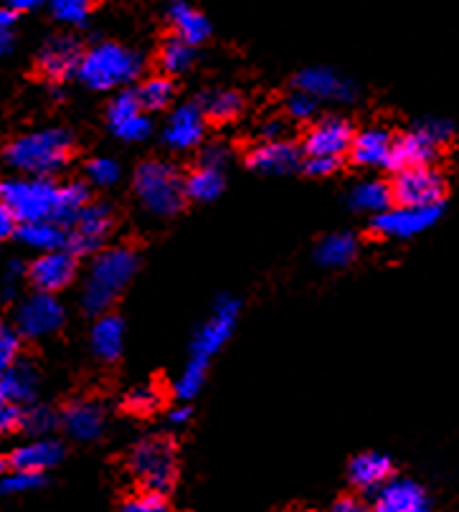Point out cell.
I'll return each instance as SVG.
<instances>
[{"instance_id": "5", "label": "cell", "mask_w": 459, "mask_h": 512, "mask_svg": "<svg viewBox=\"0 0 459 512\" xmlns=\"http://www.w3.org/2000/svg\"><path fill=\"white\" fill-rule=\"evenodd\" d=\"M135 193L145 211L168 218L186 203V180L165 160H148L135 173Z\"/></svg>"}, {"instance_id": "18", "label": "cell", "mask_w": 459, "mask_h": 512, "mask_svg": "<svg viewBox=\"0 0 459 512\" xmlns=\"http://www.w3.org/2000/svg\"><path fill=\"white\" fill-rule=\"evenodd\" d=\"M396 137L383 127H368L358 132L350 145V155L363 168H394Z\"/></svg>"}, {"instance_id": "51", "label": "cell", "mask_w": 459, "mask_h": 512, "mask_svg": "<svg viewBox=\"0 0 459 512\" xmlns=\"http://www.w3.org/2000/svg\"><path fill=\"white\" fill-rule=\"evenodd\" d=\"M39 3L41 0H6V8L18 16V13L36 11V8H39Z\"/></svg>"}, {"instance_id": "49", "label": "cell", "mask_w": 459, "mask_h": 512, "mask_svg": "<svg viewBox=\"0 0 459 512\" xmlns=\"http://www.w3.org/2000/svg\"><path fill=\"white\" fill-rule=\"evenodd\" d=\"M16 224H18V218L13 216V211L6 206V203L0 201V241L16 234Z\"/></svg>"}, {"instance_id": "12", "label": "cell", "mask_w": 459, "mask_h": 512, "mask_svg": "<svg viewBox=\"0 0 459 512\" xmlns=\"http://www.w3.org/2000/svg\"><path fill=\"white\" fill-rule=\"evenodd\" d=\"M112 224H115V218H112L110 206H104V203H89V206H84V211L74 218L72 229H69V244H66V249L77 256L94 254V251L102 249L107 236H110Z\"/></svg>"}, {"instance_id": "23", "label": "cell", "mask_w": 459, "mask_h": 512, "mask_svg": "<svg viewBox=\"0 0 459 512\" xmlns=\"http://www.w3.org/2000/svg\"><path fill=\"white\" fill-rule=\"evenodd\" d=\"M61 424H64L66 434L72 436V439L94 442L104 429V411L94 401H77V404L66 406Z\"/></svg>"}, {"instance_id": "17", "label": "cell", "mask_w": 459, "mask_h": 512, "mask_svg": "<svg viewBox=\"0 0 459 512\" xmlns=\"http://www.w3.org/2000/svg\"><path fill=\"white\" fill-rule=\"evenodd\" d=\"M427 505V490L406 477H391L381 490L373 492L371 512H419Z\"/></svg>"}, {"instance_id": "55", "label": "cell", "mask_w": 459, "mask_h": 512, "mask_svg": "<svg viewBox=\"0 0 459 512\" xmlns=\"http://www.w3.org/2000/svg\"><path fill=\"white\" fill-rule=\"evenodd\" d=\"M419 512H434V510H432V507H424V510H419Z\"/></svg>"}, {"instance_id": "11", "label": "cell", "mask_w": 459, "mask_h": 512, "mask_svg": "<svg viewBox=\"0 0 459 512\" xmlns=\"http://www.w3.org/2000/svg\"><path fill=\"white\" fill-rule=\"evenodd\" d=\"M16 325L23 338H49V335H54L64 325V305L56 300V295H49V292H33L18 307Z\"/></svg>"}, {"instance_id": "41", "label": "cell", "mask_w": 459, "mask_h": 512, "mask_svg": "<svg viewBox=\"0 0 459 512\" xmlns=\"http://www.w3.org/2000/svg\"><path fill=\"white\" fill-rule=\"evenodd\" d=\"M125 404L127 409H132L135 414H150V411L158 409L160 393L155 386H137L127 393Z\"/></svg>"}, {"instance_id": "10", "label": "cell", "mask_w": 459, "mask_h": 512, "mask_svg": "<svg viewBox=\"0 0 459 512\" xmlns=\"http://www.w3.org/2000/svg\"><path fill=\"white\" fill-rule=\"evenodd\" d=\"M442 213L444 206H394L373 218V229H376L378 236H386V239H414V236H421L424 231L432 229L439 218H442Z\"/></svg>"}, {"instance_id": "47", "label": "cell", "mask_w": 459, "mask_h": 512, "mask_svg": "<svg viewBox=\"0 0 459 512\" xmlns=\"http://www.w3.org/2000/svg\"><path fill=\"white\" fill-rule=\"evenodd\" d=\"M13 23H16V13L0 8V56L8 54L13 46Z\"/></svg>"}, {"instance_id": "32", "label": "cell", "mask_w": 459, "mask_h": 512, "mask_svg": "<svg viewBox=\"0 0 459 512\" xmlns=\"http://www.w3.org/2000/svg\"><path fill=\"white\" fill-rule=\"evenodd\" d=\"M135 92L145 112H158V109H165L175 97L173 82H170V77H165V74L145 79V82L140 84V89H135Z\"/></svg>"}, {"instance_id": "7", "label": "cell", "mask_w": 459, "mask_h": 512, "mask_svg": "<svg viewBox=\"0 0 459 512\" xmlns=\"http://www.w3.org/2000/svg\"><path fill=\"white\" fill-rule=\"evenodd\" d=\"M391 193H394L396 206H444V198H447V178H444V173L437 165L396 170Z\"/></svg>"}, {"instance_id": "26", "label": "cell", "mask_w": 459, "mask_h": 512, "mask_svg": "<svg viewBox=\"0 0 459 512\" xmlns=\"http://www.w3.org/2000/svg\"><path fill=\"white\" fill-rule=\"evenodd\" d=\"M18 239L33 251H59L69 244V231L56 221H33V224L18 226Z\"/></svg>"}, {"instance_id": "13", "label": "cell", "mask_w": 459, "mask_h": 512, "mask_svg": "<svg viewBox=\"0 0 459 512\" xmlns=\"http://www.w3.org/2000/svg\"><path fill=\"white\" fill-rule=\"evenodd\" d=\"M353 127L343 117H323L307 130L305 135V153L307 158H335L340 160L350 153L353 145Z\"/></svg>"}, {"instance_id": "19", "label": "cell", "mask_w": 459, "mask_h": 512, "mask_svg": "<svg viewBox=\"0 0 459 512\" xmlns=\"http://www.w3.org/2000/svg\"><path fill=\"white\" fill-rule=\"evenodd\" d=\"M163 140L170 150H191L203 140V107L201 104H181L173 109L163 130Z\"/></svg>"}, {"instance_id": "22", "label": "cell", "mask_w": 459, "mask_h": 512, "mask_svg": "<svg viewBox=\"0 0 459 512\" xmlns=\"http://www.w3.org/2000/svg\"><path fill=\"white\" fill-rule=\"evenodd\" d=\"M61 454H64V447L54 439H33V442L13 449L8 462H11L13 469H21V472L44 474L46 469L56 467L61 462Z\"/></svg>"}, {"instance_id": "38", "label": "cell", "mask_w": 459, "mask_h": 512, "mask_svg": "<svg viewBox=\"0 0 459 512\" xmlns=\"http://www.w3.org/2000/svg\"><path fill=\"white\" fill-rule=\"evenodd\" d=\"M89 0H51V13L66 26H82L89 18Z\"/></svg>"}, {"instance_id": "4", "label": "cell", "mask_w": 459, "mask_h": 512, "mask_svg": "<svg viewBox=\"0 0 459 512\" xmlns=\"http://www.w3.org/2000/svg\"><path fill=\"white\" fill-rule=\"evenodd\" d=\"M0 201L21 224L56 221L61 213V186L49 178H11L0 183Z\"/></svg>"}, {"instance_id": "28", "label": "cell", "mask_w": 459, "mask_h": 512, "mask_svg": "<svg viewBox=\"0 0 459 512\" xmlns=\"http://www.w3.org/2000/svg\"><path fill=\"white\" fill-rule=\"evenodd\" d=\"M358 256V239L353 234H330L315 249V262L323 267L340 269L348 267Z\"/></svg>"}, {"instance_id": "29", "label": "cell", "mask_w": 459, "mask_h": 512, "mask_svg": "<svg viewBox=\"0 0 459 512\" xmlns=\"http://www.w3.org/2000/svg\"><path fill=\"white\" fill-rule=\"evenodd\" d=\"M36 386H39V376L28 363H16L6 376H0V393L16 406L31 404Z\"/></svg>"}, {"instance_id": "39", "label": "cell", "mask_w": 459, "mask_h": 512, "mask_svg": "<svg viewBox=\"0 0 459 512\" xmlns=\"http://www.w3.org/2000/svg\"><path fill=\"white\" fill-rule=\"evenodd\" d=\"M56 426V414L49 406H31L28 411H23L21 429H26L28 434H49Z\"/></svg>"}, {"instance_id": "43", "label": "cell", "mask_w": 459, "mask_h": 512, "mask_svg": "<svg viewBox=\"0 0 459 512\" xmlns=\"http://www.w3.org/2000/svg\"><path fill=\"white\" fill-rule=\"evenodd\" d=\"M150 132H153V122H150L148 112H143V115L132 117L130 122L117 127L115 135L125 142H140L145 140V137H150Z\"/></svg>"}, {"instance_id": "16", "label": "cell", "mask_w": 459, "mask_h": 512, "mask_svg": "<svg viewBox=\"0 0 459 512\" xmlns=\"http://www.w3.org/2000/svg\"><path fill=\"white\" fill-rule=\"evenodd\" d=\"M84 59L82 44L72 36H56L46 41L39 54V71L51 82H64V79L79 74V64Z\"/></svg>"}, {"instance_id": "21", "label": "cell", "mask_w": 459, "mask_h": 512, "mask_svg": "<svg viewBox=\"0 0 459 512\" xmlns=\"http://www.w3.org/2000/svg\"><path fill=\"white\" fill-rule=\"evenodd\" d=\"M350 482L363 492H376L394 477V462L381 452L358 454L348 467Z\"/></svg>"}, {"instance_id": "53", "label": "cell", "mask_w": 459, "mask_h": 512, "mask_svg": "<svg viewBox=\"0 0 459 512\" xmlns=\"http://www.w3.org/2000/svg\"><path fill=\"white\" fill-rule=\"evenodd\" d=\"M188 416H191V411H188L186 406H183V409H173V411H170L168 421H170V424H173V426H181V424H186Z\"/></svg>"}, {"instance_id": "24", "label": "cell", "mask_w": 459, "mask_h": 512, "mask_svg": "<svg viewBox=\"0 0 459 512\" xmlns=\"http://www.w3.org/2000/svg\"><path fill=\"white\" fill-rule=\"evenodd\" d=\"M168 18L173 26V36L188 41L191 46L203 44L211 36V23L201 11L188 3V0H170L168 3Z\"/></svg>"}, {"instance_id": "33", "label": "cell", "mask_w": 459, "mask_h": 512, "mask_svg": "<svg viewBox=\"0 0 459 512\" xmlns=\"http://www.w3.org/2000/svg\"><path fill=\"white\" fill-rule=\"evenodd\" d=\"M241 107H244V99H241L239 92H231V89H216V92L203 99V115L216 122L234 120Z\"/></svg>"}, {"instance_id": "14", "label": "cell", "mask_w": 459, "mask_h": 512, "mask_svg": "<svg viewBox=\"0 0 459 512\" xmlns=\"http://www.w3.org/2000/svg\"><path fill=\"white\" fill-rule=\"evenodd\" d=\"M28 277L39 292L54 295L59 289L69 287L77 277V254L69 249L46 251L28 267Z\"/></svg>"}, {"instance_id": "25", "label": "cell", "mask_w": 459, "mask_h": 512, "mask_svg": "<svg viewBox=\"0 0 459 512\" xmlns=\"http://www.w3.org/2000/svg\"><path fill=\"white\" fill-rule=\"evenodd\" d=\"M92 350L99 360H117L125 350V322L117 315H102L92 327Z\"/></svg>"}, {"instance_id": "40", "label": "cell", "mask_w": 459, "mask_h": 512, "mask_svg": "<svg viewBox=\"0 0 459 512\" xmlns=\"http://www.w3.org/2000/svg\"><path fill=\"white\" fill-rule=\"evenodd\" d=\"M18 353H21V338L16 330L0 327V376H6L18 363Z\"/></svg>"}, {"instance_id": "48", "label": "cell", "mask_w": 459, "mask_h": 512, "mask_svg": "<svg viewBox=\"0 0 459 512\" xmlns=\"http://www.w3.org/2000/svg\"><path fill=\"white\" fill-rule=\"evenodd\" d=\"M338 163L340 160H335V158H307L305 170L310 175H330V173H335Z\"/></svg>"}, {"instance_id": "27", "label": "cell", "mask_w": 459, "mask_h": 512, "mask_svg": "<svg viewBox=\"0 0 459 512\" xmlns=\"http://www.w3.org/2000/svg\"><path fill=\"white\" fill-rule=\"evenodd\" d=\"M350 206L353 211H361V213H378L388 211L391 203H394V193H391V186L383 183V180H363L358 186H353L348 196Z\"/></svg>"}, {"instance_id": "8", "label": "cell", "mask_w": 459, "mask_h": 512, "mask_svg": "<svg viewBox=\"0 0 459 512\" xmlns=\"http://www.w3.org/2000/svg\"><path fill=\"white\" fill-rule=\"evenodd\" d=\"M130 469L148 492H165L175 482V449L168 439H145L130 454Z\"/></svg>"}, {"instance_id": "44", "label": "cell", "mask_w": 459, "mask_h": 512, "mask_svg": "<svg viewBox=\"0 0 459 512\" xmlns=\"http://www.w3.org/2000/svg\"><path fill=\"white\" fill-rule=\"evenodd\" d=\"M317 99H312L310 94L305 92H295L290 99H287V112H290V117H295V120H312V117L317 115Z\"/></svg>"}, {"instance_id": "30", "label": "cell", "mask_w": 459, "mask_h": 512, "mask_svg": "<svg viewBox=\"0 0 459 512\" xmlns=\"http://www.w3.org/2000/svg\"><path fill=\"white\" fill-rule=\"evenodd\" d=\"M226 186V175L221 168H211V165H198L196 170H191V175L186 178V198L193 201H216L221 196Z\"/></svg>"}, {"instance_id": "20", "label": "cell", "mask_w": 459, "mask_h": 512, "mask_svg": "<svg viewBox=\"0 0 459 512\" xmlns=\"http://www.w3.org/2000/svg\"><path fill=\"white\" fill-rule=\"evenodd\" d=\"M302 163L300 148L290 140H264L249 153V165L264 175L295 173Z\"/></svg>"}, {"instance_id": "15", "label": "cell", "mask_w": 459, "mask_h": 512, "mask_svg": "<svg viewBox=\"0 0 459 512\" xmlns=\"http://www.w3.org/2000/svg\"><path fill=\"white\" fill-rule=\"evenodd\" d=\"M297 92L310 94L317 102H350L356 97V87L345 77H340L338 71L328 69V66H312V69H302L295 77Z\"/></svg>"}, {"instance_id": "9", "label": "cell", "mask_w": 459, "mask_h": 512, "mask_svg": "<svg viewBox=\"0 0 459 512\" xmlns=\"http://www.w3.org/2000/svg\"><path fill=\"white\" fill-rule=\"evenodd\" d=\"M239 310V300H234V297H221V300L216 302L211 317L198 327V333L191 345V358L203 360V363H208V360L214 358V355L229 343L231 333H234L236 317H239Z\"/></svg>"}, {"instance_id": "45", "label": "cell", "mask_w": 459, "mask_h": 512, "mask_svg": "<svg viewBox=\"0 0 459 512\" xmlns=\"http://www.w3.org/2000/svg\"><path fill=\"white\" fill-rule=\"evenodd\" d=\"M23 421L21 406L11 404L3 393H0V434H8V431L18 429Z\"/></svg>"}, {"instance_id": "52", "label": "cell", "mask_w": 459, "mask_h": 512, "mask_svg": "<svg viewBox=\"0 0 459 512\" xmlns=\"http://www.w3.org/2000/svg\"><path fill=\"white\" fill-rule=\"evenodd\" d=\"M282 132H285V125L282 120H269L262 125L264 140H282Z\"/></svg>"}, {"instance_id": "42", "label": "cell", "mask_w": 459, "mask_h": 512, "mask_svg": "<svg viewBox=\"0 0 459 512\" xmlns=\"http://www.w3.org/2000/svg\"><path fill=\"white\" fill-rule=\"evenodd\" d=\"M122 512H168V502L160 492H148L135 495L122 505Z\"/></svg>"}, {"instance_id": "3", "label": "cell", "mask_w": 459, "mask_h": 512, "mask_svg": "<svg viewBox=\"0 0 459 512\" xmlns=\"http://www.w3.org/2000/svg\"><path fill=\"white\" fill-rule=\"evenodd\" d=\"M140 71H143V56L127 49V46L104 41V44H97L84 51L77 77L89 89L107 92V89H117L135 82L140 77Z\"/></svg>"}, {"instance_id": "31", "label": "cell", "mask_w": 459, "mask_h": 512, "mask_svg": "<svg viewBox=\"0 0 459 512\" xmlns=\"http://www.w3.org/2000/svg\"><path fill=\"white\" fill-rule=\"evenodd\" d=\"M193 59H196V51L188 41L178 39V36H170L160 46V69H163L165 77H173V74H183V71L191 69Z\"/></svg>"}, {"instance_id": "46", "label": "cell", "mask_w": 459, "mask_h": 512, "mask_svg": "<svg viewBox=\"0 0 459 512\" xmlns=\"http://www.w3.org/2000/svg\"><path fill=\"white\" fill-rule=\"evenodd\" d=\"M229 158H231V153H229V148H226L224 142H211V145L203 150L201 163L211 165V168L226 170V163H229Z\"/></svg>"}, {"instance_id": "1", "label": "cell", "mask_w": 459, "mask_h": 512, "mask_svg": "<svg viewBox=\"0 0 459 512\" xmlns=\"http://www.w3.org/2000/svg\"><path fill=\"white\" fill-rule=\"evenodd\" d=\"M137 272V254L130 246H112L94 256L89 267L87 279H84L82 307L89 315L102 317V312L110 310L117 297L125 292L127 284L132 282Z\"/></svg>"}, {"instance_id": "56", "label": "cell", "mask_w": 459, "mask_h": 512, "mask_svg": "<svg viewBox=\"0 0 459 512\" xmlns=\"http://www.w3.org/2000/svg\"><path fill=\"white\" fill-rule=\"evenodd\" d=\"M89 3H92V0H89Z\"/></svg>"}, {"instance_id": "34", "label": "cell", "mask_w": 459, "mask_h": 512, "mask_svg": "<svg viewBox=\"0 0 459 512\" xmlns=\"http://www.w3.org/2000/svg\"><path fill=\"white\" fill-rule=\"evenodd\" d=\"M206 371H208V363H203V360H196V358H188L186 368H183V373L178 376V381H175L173 386L175 396L181 398V401H191V398L203 388Z\"/></svg>"}, {"instance_id": "36", "label": "cell", "mask_w": 459, "mask_h": 512, "mask_svg": "<svg viewBox=\"0 0 459 512\" xmlns=\"http://www.w3.org/2000/svg\"><path fill=\"white\" fill-rule=\"evenodd\" d=\"M39 487H44V474L21 472V469H13V472H8L0 480V492L3 495H26V492L39 490Z\"/></svg>"}, {"instance_id": "2", "label": "cell", "mask_w": 459, "mask_h": 512, "mask_svg": "<svg viewBox=\"0 0 459 512\" xmlns=\"http://www.w3.org/2000/svg\"><path fill=\"white\" fill-rule=\"evenodd\" d=\"M69 158H72V135L59 127L21 135L6 150L11 168L28 173L31 178H49L64 168Z\"/></svg>"}, {"instance_id": "37", "label": "cell", "mask_w": 459, "mask_h": 512, "mask_svg": "<svg viewBox=\"0 0 459 512\" xmlns=\"http://www.w3.org/2000/svg\"><path fill=\"white\" fill-rule=\"evenodd\" d=\"M120 175H122L120 163L112 158H94V160H89V165H87L89 183L97 188L115 186L117 180H120Z\"/></svg>"}, {"instance_id": "6", "label": "cell", "mask_w": 459, "mask_h": 512, "mask_svg": "<svg viewBox=\"0 0 459 512\" xmlns=\"http://www.w3.org/2000/svg\"><path fill=\"white\" fill-rule=\"evenodd\" d=\"M454 137V122L444 117H424L406 135L396 137L394 170L434 165Z\"/></svg>"}, {"instance_id": "54", "label": "cell", "mask_w": 459, "mask_h": 512, "mask_svg": "<svg viewBox=\"0 0 459 512\" xmlns=\"http://www.w3.org/2000/svg\"><path fill=\"white\" fill-rule=\"evenodd\" d=\"M3 477H6V462L0 459V480H3Z\"/></svg>"}, {"instance_id": "35", "label": "cell", "mask_w": 459, "mask_h": 512, "mask_svg": "<svg viewBox=\"0 0 459 512\" xmlns=\"http://www.w3.org/2000/svg\"><path fill=\"white\" fill-rule=\"evenodd\" d=\"M143 112L145 109L140 104V99H137V92H120L112 99L110 107H107V120H110L112 130H117V127L130 122L132 117L143 115Z\"/></svg>"}, {"instance_id": "50", "label": "cell", "mask_w": 459, "mask_h": 512, "mask_svg": "<svg viewBox=\"0 0 459 512\" xmlns=\"http://www.w3.org/2000/svg\"><path fill=\"white\" fill-rule=\"evenodd\" d=\"M330 512H371V510H368L358 497H340V500L330 507Z\"/></svg>"}]
</instances>
